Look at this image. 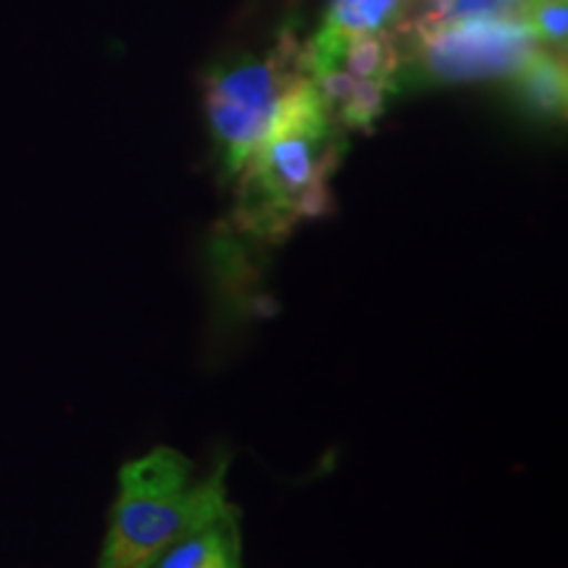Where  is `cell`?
<instances>
[{
  "label": "cell",
  "instance_id": "obj_5",
  "mask_svg": "<svg viewBox=\"0 0 568 568\" xmlns=\"http://www.w3.org/2000/svg\"><path fill=\"white\" fill-rule=\"evenodd\" d=\"M510 95L518 109L539 124H558L566 119L568 71L566 55L539 45L508 77Z\"/></svg>",
  "mask_w": 568,
  "mask_h": 568
},
{
  "label": "cell",
  "instance_id": "obj_6",
  "mask_svg": "<svg viewBox=\"0 0 568 568\" xmlns=\"http://www.w3.org/2000/svg\"><path fill=\"white\" fill-rule=\"evenodd\" d=\"M343 67L353 80L385 82L397 95V69H400V53H397L393 32H355L347 34L343 48Z\"/></svg>",
  "mask_w": 568,
  "mask_h": 568
},
{
  "label": "cell",
  "instance_id": "obj_8",
  "mask_svg": "<svg viewBox=\"0 0 568 568\" xmlns=\"http://www.w3.org/2000/svg\"><path fill=\"white\" fill-rule=\"evenodd\" d=\"M524 19L535 32L537 42L548 51L566 55L568 40V3L566 0H529Z\"/></svg>",
  "mask_w": 568,
  "mask_h": 568
},
{
  "label": "cell",
  "instance_id": "obj_1",
  "mask_svg": "<svg viewBox=\"0 0 568 568\" xmlns=\"http://www.w3.org/2000/svg\"><path fill=\"white\" fill-rule=\"evenodd\" d=\"M347 153V132L301 80L284 95L261 145L240 169L234 224L253 240L280 243L332 209V176Z\"/></svg>",
  "mask_w": 568,
  "mask_h": 568
},
{
  "label": "cell",
  "instance_id": "obj_9",
  "mask_svg": "<svg viewBox=\"0 0 568 568\" xmlns=\"http://www.w3.org/2000/svg\"><path fill=\"white\" fill-rule=\"evenodd\" d=\"M209 568H243V552H240V556H226L222 560H216V564Z\"/></svg>",
  "mask_w": 568,
  "mask_h": 568
},
{
  "label": "cell",
  "instance_id": "obj_7",
  "mask_svg": "<svg viewBox=\"0 0 568 568\" xmlns=\"http://www.w3.org/2000/svg\"><path fill=\"white\" fill-rule=\"evenodd\" d=\"M410 0H329L322 24L339 34L393 32L406 17Z\"/></svg>",
  "mask_w": 568,
  "mask_h": 568
},
{
  "label": "cell",
  "instance_id": "obj_3",
  "mask_svg": "<svg viewBox=\"0 0 568 568\" xmlns=\"http://www.w3.org/2000/svg\"><path fill=\"white\" fill-rule=\"evenodd\" d=\"M400 69L397 92L410 88L506 82L539 42L524 17L450 21L437 30L393 32Z\"/></svg>",
  "mask_w": 568,
  "mask_h": 568
},
{
  "label": "cell",
  "instance_id": "obj_4",
  "mask_svg": "<svg viewBox=\"0 0 568 568\" xmlns=\"http://www.w3.org/2000/svg\"><path fill=\"white\" fill-rule=\"evenodd\" d=\"M301 80L305 77L284 69L272 53L266 59L243 53L205 71V119L224 180L240 174L272 130L284 95Z\"/></svg>",
  "mask_w": 568,
  "mask_h": 568
},
{
  "label": "cell",
  "instance_id": "obj_2",
  "mask_svg": "<svg viewBox=\"0 0 568 568\" xmlns=\"http://www.w3.org/2000/svg\"><path fill=\"white\" fill-rule=\"evenodd\" d=\"M226 464L195 479V466L174 447H153L119 471L98 568H151L190 529L230 510Z\"/></svg>",
  "mask_w": 568,
  "mask_h": 568
},
{
  "label": "cell",
  "instance_id": "obj_10",
  "mask_svg": "<svg viewBox=\"0 0 568 568\" xmlns=\"http://www.w3.org/2000/svg\"><path fill=\"white\" fill-rule=\"evenodd\" d=\"M500 3L510 6V9L518 11V13H521V17H524V9H527V6H529V0H500Z\"/></svg>",
  "mask_w": 568,
  "mask_h": 568
}]
</instances>
